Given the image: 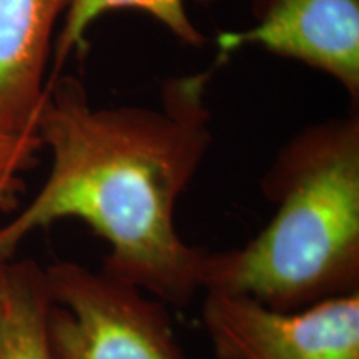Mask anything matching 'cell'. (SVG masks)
<instances>
[{"label":"cell","mask_w":359,"mask_h":359,"mask_svg":"<svg viewBox=\"0 0 359 359\" xmlns=\"http://www.w3.org/2000/svg\"><path fill=\"white\" fill-rule=\"evenodd\" d=\"M72 0H0V120L37 132L53 34Z\"/></svg>","instance_id":"obj_6"},{"label":"cell","mask_w":359,"mask_h":359,"mask_svg":"<svg viewBox=\"0 0 359 359\" xmlns=\"http://www.w3.org/2000/svg\"><path fill=\"white\" fill-rule=\"evenodd\" d=\"M188 0H72L67 8L62 29L58 30L52 52L50 80L60 75L65 62L72 57H82L87 52V35L93 24L103 15L116 11H137L150 15L167 29L178 42L200 47L205 37L188 15ZM210 4L215 0H195Z\"/></svg>","instance_id":"obj_8"},{"label":"cell","mask_w":359,"mask_h":359,"mask_svg":"<svg viewBox=\"0 0 359 359\" xmlns=\"http://www.w3.org/2000/svg\"><path fill=\"white\" fill-rule=\"evenodd\" d=\"M52 359H187L168 304L75 262L43 268Z\"/></svg>","instance_id":"obj_3"},{"label":"cell","mask_w":359,"mask_h":359,"mask_svg":"<svg viewBox=\"0 0 359 359\" xmlns=\"http://www.w3.org/2000/svg\"><path fill=\"white\" fill-rule=\"evenodd\" d=\"M48 304L43 266L17 257L0 262V359H52L45 338Z\"/></svg>","instance_id":"obj_7"},{"label":"cell","mask_w":359,"mask_h":359,"mask_svg":"<svg viewBox=\"0 0 359 359\" xmlns=\"http://www.w3.org/2000/svg\"><path fill=\"white\" fill-rule=\"evenodd\" d=\"M42 148L37 132L20 130L0 120V212H12L24 191V173Z\"/></svg>","instance_id":"obj_9"},{"label":"cell","mask_w":359,"mask_h":359,"mask_svg":"<svg viewBox=\"0 0 359 359\" xmlns=\"http://www.w3.org/2000/svg\"><path fill=\"white\" fill-rule=\"evenodd\" d=\"M276 212L241 248L208 251L203 293L276 311L359 293V115L296 133L262 180Z\"/></svg>","instance_id":"obj_2"},{"label":"cell","mask_w":359,"mask_h":359,"mask_svg":"<svg viewBox=\"0 0 359 359\" xmlns=\"http://www.w3.org/2000/svg\"><path fill=\"white\" fill-rule=\"evenodd\" d=\"M213 70L168 80L160 109H93L80 80H50L37 118L50 172L0 226V262L15 258L34 231L75 218L109 245L102 259L109 275L170 308H187L203 293L208 250L183 240L175 212L212 147L206 85Z\"/></svg>","instance_id":"obj_1"},{"label":"cell","mask_w":359,"mask_h":359,"mask_svg":"<svg viewBox=\"0 0 359 359\" xmlns=\"http://www.w3.org/2000/svg\"><path fill=\"white\" fill-rule=\"evenodd\" d=\"M201 325L217 359H359V293L276 311L208 291Z\"/></svg>","instance_id":"obj_4"},{"label":"cell","mask_w":359,"mask_h":359,"mask_svg":"<svg viewBox=\"0 0 359 359\" xmlns=\"http://www.w3.org/2000/svg\"><path fill=\"white\" fill-rule=\"evenodd\" d=\"M245 47L302 62L359 98V0H253V24L217 37L215 67Z\"/></svg>","instance_id":"obj_5"}]
</instances>
